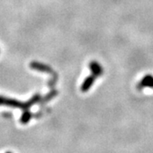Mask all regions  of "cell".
Returning a JSON list of instances; mask_svg holds the SVG:
<instances>
[{
    "mask_svg": "<svg viewBox=\"0 0 153 153\" xmlns=\"http://www.w3.org/2000/svg\"><path fill=\"white\" fill-rule=\"evenodd\" d=\"M40 100H41V95L40 94H35L33 98L30 99L27 102H22V101H19L17 100L0 96V105H7V106L15 107V108L27 110L30 107H32L34 104L38 103Z\"/></svg>",
    "mask_w": 153,
    "mask_h": 153,
    "instance_id": "cell-1",
    "label": "cell"
},
{
    "mask_svg": "<svg viewBox=\"0 0 153 153\" xmlns=\"http://www.w3.org/2000/svg\"><path fill=\"white\" fill-rule=\"evenodd\" d=\"M138 89H142L144 88H153V76L152 75H146L141 79V81L138 83Z\"/></svg>",
    "mask_w": 153,
    "mask_h": 153,
    "instance_id": "cell-2",
    "label": "cell"
},
{
    "mask_svg": "<svg viewBox=\"0 0 153 153\" xmlns=\"http://www.w3.org/2000/svg\"><path fill=\"white\" fill-rule=\"evenodd\" d=\"M89 69H90V71L92 72V74L94 75L96 77L101 76L102 73H103L102 66H100L98 62H96V61H91L89 63Z\"/></svg>",
    "mask_w": 153,
    "mask_h": 153,
    "instance_id": "cell-3",
    "label": "cell"
},
{
    "mask_svg": "<svg viewBox=\"0 0 153 153\" xmlns=\"http://www.w3.org/2000/svg\"><path fill=\"white\" fill-rule=\"evenodd\" d=\"M30 67H32L34 70H38V71H42V72H48V73H52L53 70L50 66L47 65H44L42 63L39 62H33L30 64Z\"/></svg>",
    "mask_w": 153,
    "mask_h": 153,
    "instance_id": "cell-4",
    "label": "cell"
},
{
    "mask_svg": "<svg viewBox=\"0 0 153 153\" xmlns=\"http://www.w3.org/2000/svg\"><path fill=\"white\" fill-rule=\"evenodd\" d=\"M95 78H96V76L93 74H91L90 76H87V78H85V80L83 81L82 86H81V90L82 92H87L88 90L92 87V85L95 81Z\"/></svg>",
    "mask_w": 153,
    "mask_h": 153,
    "instance_id": "cell-5",
    "label": "cell"
},
{
    "mask_svg": "<svg viewBox=\"0 0 153 153\" xmlns=\"http://www.w3.org/2000/svg\"><path fill=\"white\" fill-rule=\"evenodd\" d=\"M32 118V112H30L27 110H24V112L22 113V117H21V122L22 123H27Z\"/></svg>",
    "mask_w": 153,
    "mask_h": 153,
    "instance_id": "cell-6",
    "label": "cell"
}]
</instances>
